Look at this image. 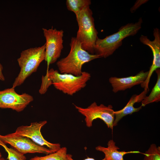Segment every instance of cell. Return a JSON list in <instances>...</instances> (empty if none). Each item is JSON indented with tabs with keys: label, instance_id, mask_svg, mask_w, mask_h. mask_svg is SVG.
<instances>
[{
	"label": "cell",
	"instance_id": "cell-12",
	"mask_svg": "<svg viewBox=\"0 0 160 160\" xmlns=\"http://www.w3.org/2000/svg\"><path fill=\"white\" fill-rule=\"evenodd\" d=\"M149 89H144L138 95H134L130 98L126 106L122 109L114 111L115 118L113 122V127L116 126L118 122L124 117L138 111L142 108L140 106L136 108L134 107L135 103L141 102L146 96Z\"/></svg>",
	"mask_w": 160,
	"mask_h": 160
},
{
	"label": "cell",
	"instance_id": "cell-1",
	"mask_svg": "<svg viewBox=\"0 0 160 160\" xmlns=\"http://www.w3.org/2000/svg\"><path fill=\"white\" fill-rule=\"evenodd\" d=\"M89 73L83 71L81 74L76 76L71 74L61 73L53 68L49 70L45 76L42 77L41 84L39 92L44 94L52 84L63 93L73 95L84 88L90 79Z\"/></svg>",
	"mask_w": 160,
	"mask_h": 160
},
{
	"label": "cell",
	"instance_id": "cell-17",
	"mask_svg": "<svg viewBox=\"0 0 160 160\" xmlns=\"http://www.w3.org/2000/svg\"><path fill=\"white\" fill-rule=\"evenodd\" d=\"M143 154L144 156L143 160H160V147L152 144Z\"/></svg>",
	"mask_w": 160,
	"mask_h": 160
},
{
	"label": "cell",
	"instance_id": "cell-13",
	"mask_svg": "<svg viewBox=\"0 0 160 160\" xmlns=\"http://www.w3.org/2000/svg\"><path fill=\"white\" fill-rule=\"evenodd\" d=\"M107 147L98 146L95 147L97 151L103 152L105 155V160H124V156L129 153H141L139 151H120L119 147L116 145V143L113 140H110L107 143Z\"/></svg>",
	"mask_w": 160,
	"mask_h": 160
},
{
	"label": "cell",
	"instance_id": "cell-6",
	"mask_svg": "<svg viewBox=\"0 0 160 160\" xmlns=\"http://www.w3.org/2000/svg\"><path fill=\"white\" fill-rule=\"evenodd\" d=\"M74 105L78 111L85 117L84 120L87 127H91L94 120L100 119L104 121L108 128L113 130L115 115L111 105L106 106L101 104L98 105L94 102L86 108L75 105Z\"/></svg>",
	"mask_w": 160,
	"mask_h": 160
},
{
	"label": "cell",
	"instance_id": "cell-7",
	"mask_svg": "<svg viewBox=\"0 0 160 160\" xmlns=\"http://www.w3.org/2000/svg\"><path fill=\"white\" fill-rule=\"evenodd\" d=\"M42 30L46 40L44 60L47 63V73L50 65L56 62L60 56L63 48L64 31L53 28L52 26L51 28H43Z\"/></svg>",
	"mask_w": 160,
	"mask_h": 160
},
{
	"label": "cell",
	"instance_id": "cell-21",
	"mask_svg": "<svg viewBox=\"0 0 160 160\" xmlns=\"http://www.w3.org/2000/svg\"><path fill=\"white\" fill-rule=\"evenodd\" d=\"M3 67L2 65L0 63V80L4 81L5 78L2 73Z\"/></svg>",
	"mask_w": 160,
	"mask_h": 160
},
{
	"label": "cell",
	"instance_id": "cell-11",
	"mask_svg": "<svg viewBox=\"0 0 160 160\" xmlns=\"http://www.w3.org/2000/svg\"><path fill=\"white\" fill-rule=\"evenodd\" d=\"M148 71H141L136 75L123 78L112 77L109 79V82L115 93L129 89L134 86L141 84L148 77Z\"/></svg>",
	"mask_w": 160,
	"mask_h": 160
},
{
	"label": "cell",
	"instance_id": "cell-3",
	"mask_svg": "<svg viewBox=\"0 0 160 160\" xmlns=\"http://www.w3.org/2000/svg\"><path fill=\"white\" fill-rule=\"evenodd\" d=\"M143 20L140 18L135 23H129L122 26L118 31L103 39L98 38L96 41L95 54L106 58L112 55L122 44V40L129 36L136 34L141 28Z\"/></svg>",
	"mask_w": 160,
	"mask_h": 160
},
{
	"label": "cell",
	"instance_id": "cell-14",
	"mask_svg": "<svg viewBox=\"0 0 160 160\" xmlns=\"http://www.w3.org/2000/svg\"><path fill=\"white\" fill-rule=\"evenodd\" d=\"M157 75V82L152 90L148 96H146L141 101L142 107L154 102L160 100V71L159 68L155 71Z\"/></svg>",
	"mask_w": 160,
	"mask_h": 160
},
{
	"label": "cell",
	"instance_id": "cell-22",
	"mask_svg": "<svg viewBox=\"0 0 160 160\" xmlns=\"http://www.w3.org/2000/svg\"><path fill=\"white\" fill-rule=\"evenodd\" d=\"M0 160H5V159L4 158L1 157L0 159Z\"/></svg>",
	"mask_w": 160,
	"mask_h": 160
},
{
	"label": "cell",
	"instance_id": "cell-8",
	"mask_svg": "<svg viewBox=\"0 0 160 160\" xmlns=\"http://www.w3.org/2000/svg\"><path fill=\"white\" fill-rule=\"evenodd\" d=\"M0 140L10 145L13 148L23 154L27 153H42L48 155L53 153L49 149L38 145L29 138L15 132L5 135H0Z\"/></svg>",
	"mask_w": 160,
	"mask_h": 160
},
{
	"label": "cell",
	"instance_id": "cell-10",
	"mask_svg": "<svg viewBox=\"0 0 160 160\" xmlns=\"http://www.w3.org/2000/svg\"><path fill=\"white\" fill-rule=\"evenodd\" d=\"M33 100L31 95L26 93L19 94L12 87L0 91V108H10L20 112Z\"/></svg>",
	"mask_w": 160,
	"mask_h": 160
},
{
	"label": "cell",
	"instance_id": "cell-16",
	"mask_svg": "<svg viewBox=\"0 0 160 160\" xmlns=\"http://www.w3.org/2000/svg\"><path fill=\"white\" fill-rule=\"evenodd\" d=\"M67 148L63 147L56 152L43 156H35L30 160H67Z\"/></svg>",
	"mask_w": 160,
	"mask_h": 160
},
{
	"label": "cell",
	"instance_id": "cell-15",
	"mask_svg": "<svg viewBox=\"0 0 160 160\" xmlns=\"http://www.w3.org/2000/svg\"><path fill=\"white\" fill-rule=\"evenodd\" d=\"M90 0H67L66 4L67 9L73 12L76 17L85 7L90 6Z\"/></svg>",
	"mask_w": 160,
	"mask_h": 160
},
{
	"label": "cell",
	"instance_id": "cell-2",
	"mask_svg": "<svg viewBox=\"0 0 160 160\" xmlns=\"http://www.w3.org/2000/svg\"><path fill=\"white\" fill-rule=\"evenodd\" d=\"M70 50L68 55L56 63L61 73L79 76L82 72L83 65L94 59L102 57L100 55L91 54L83 49L75 37H72L70 44Z\"/></svg>",
	"mask_w": 160,
	"mask_h": 160
},
{
	"label": "cell",
	"instance_id": "cell-18",
	"mask_svg": "<svg viewBox=\"0 0 160 160\" xmlns=\"http://www.w3.org/2000/svg\"><path fill=\"white\" fill-rule=\"evenodd\" d=\"M0 145L2 146L8 154L7 159L8 160H26L24 155L18 152L13 148H9L0 140Z\"/></svg>",
	"mask_w": 160,
	"mask_h": 160
},
{
	"label": "cell",
	"instance_id": "cell-5",
	"mask_svg": "<svg viewBox=\"0 0 160 160\" xmlns=\"http://www.w3.org/2000/svg\"><path fill=\"white\" fill-rule=\"evenodd\" d=\"M45 49V44L40 47L22 51L17 59L20 71L13 84V88L21 85L28 77L36 71L40 64L44 60Z\"/></svg>",
	"mask_w": 160,
	"mask_h": 160
},
{
	"label": "cell",
	"instance_id": "cell-23",
	"mask_svg": "<svg viewBox=\"0 0 160 160\" xmlns=\"http://www.w3.org/2000/svg\"><path fill=\"white\" fill-rule=\"evenodd\" d=\"M2 157V155L0 151V159Z\"/></svg>",
	"mask_w": 160,
	"mask_h": 160
},
{
	"label": "cell",
	"instance_id": "cell-9",
	"mask_svg": "<svg viewBox=\"0 0 160 160\" xmlns=\"http://www.w3.org/2000/svg\"><path fill=\"white\" fill-rule=\"evenodd\" d=\"M47 123V121L44 120L31 123L29 126L22 125L18 127L15 132L29 138L39 145L46 146L52 152L54 153L60 149L61 145L59 143H53L48 141L42 135L41 129Z\"/></svg>",
	"mask_w": 160,
	"mask_h": 160
},
{
	"label": "cell",
	"instance_id": "cell-4",
	"mask_svg": "<svg viewBox=\"0 0 160 160\" xmlns=\"http://www.w3.org/2000/svg\"><path fill=\"white\" fill-rule=\"evenodd\" d=\"M93 12L89 6L84 8L76 17L79 29L76 37L82 48L91 54H95L98 32L95 27Z\"/></svg>",
	"mask_w": 160,
	"mask_h": 160
},
{
	"label": "cell",
	"instance_id": "cell-20",
	"mask_svg": "<svg viewBox=\"0 0 160 160\" xmlns=\"http://www.w3.org/2000/svg\"><path fill=\"white\" fill-rule=\"evenodd\" d=\"M67 160H74L72 158V156L70 154H67ZM83 160H96L94 158L87 157V158ZM101 160H105L104 158Z\"/></svg>",
	"mask_w": 160,
	"mask_h": 160
},
{
	"label": "cell",
	"instance_id": "cell-19",
	"mask_svg": "<svg viewBox=\"0 0 160 160\" xmlns=\"http://www.w3.org/2000/svg\"><path fill=\"white\" fill-rule=\"evenodd\" d=\"M148 0H137L135 3L134 5L131 8L130 11L133 12L141 5L146 2Z\"/></svg>",
	"mask_w": 160,
	"mask_h": 160
}]
</instances>
